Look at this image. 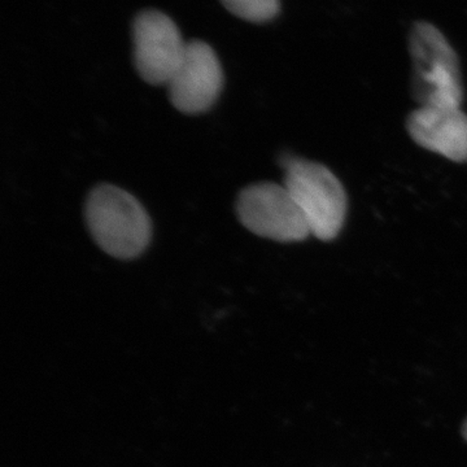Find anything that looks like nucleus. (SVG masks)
Segmentation results:
<instances>
[{
  "label": "nucleus",
  "instance_id": "0eeeda50",
  "mask_svg": "<svg viewBox=\"0 0 467 467\" xmlns=\"http://www.w3.org/2000/svg\"><path fill=\"white\" fill-rule=\"evenodd\" d=\"M411 140L454 162H467V115L461 107H418L407 119Z\"/></svg>",
  "mask_w": 467,
  "mask_h": 467
},
{
  "label": "nucleus",
  "instance_id": "6e6552de",
  "mask_svg": "<svg viewBox=\"0 0 467 467\" xmlns=\"http://www.w3.org/2000/svg\"><path fill=\"white\" fill-rule=\"evenodd\" d=\"M227 11L251 23H266L279 12V0H221Z\"/></svg>",
  "mask_w": 467,
  "mask_h": 467
},
{
  "label": "nucleus",
  "instance_id": "f257e3e1",
  "mask_svg": "<svg viewBox=\"0 0 467 467\" xmlns=\"http://www.w3.org/2000/svg\"><path fill=\"white\" fill-rule=\"evenodd\" d=\"M86 223L95 243L116 259L140 256L152 236V225L142 204L112 184L95 187L86 202Z\"/></svg>",
  "mask_w": 467,
  "mask_h": 467
},
{
  "label": "nucleus",
  "instance_id": "39448f33",
  "mask_svg": "<svg viewBox=\"0 0 467 467\" xmlns=\"http://www.w3.org/2000/svg\"><path fill=\"white\" fill-rule=\"evenodd\" d=\"M134 63L150 85L169 84L186 54L187 43L171 17L149 9L133 23Z\"/></svg>",
  "mask_w": 467,
  "mask_h": 467
},
{
  "label": "nucleus",
  "instance_id": "1a4fd4ad",
  "mask_svg": "<svg viewBox=\"0 0 467 467\" xmlns=\"http://www.w3.org/2000/svg\"><path fill=\"white\" fill-rule=\"evenodd\" d=\"M462 435H463V438H465L466 441H467V420H465V423H463V426H462Z\"/></svg>",
  "mask_w": 467,
  "mask_h": 467
},
{
  "label": "nucleus",
  "instance_id": "20e7f679",
  "mask_svg": "<svg viewBox=\"0 0 467 467\" xmlns=\"http://www.w3.org/2000/svg\"><path fill=\"white\" fill-rule=\"evenodd\" d=\"M245 229L281 243L304 242L312 233L303 212L285 184L260 182L245 187L236 202Z\"/></svg>",
  "mask_w": 467,
  "mask_h": 467
},
{
  "label": "nucleus",
  "instance_id": "423d86ee",
  "mask_svg": "<svg viewBox=\"0 0 467 467\" xmlns=\"http://www.w3.org/2000/svg\"><path fill=\"white\" fill-rule=\"evenodd\" d=\"M223 86V67L213 48L202 41L187 43L182 63L168 84L175 109L187 115L205 112L216 103Z\"/></svg>",
  "mask_w": 467,
  "mask_h": 467
},
{
  "label": "nucleus",
  "instance_id": "f03ea898",
  "mask_svg": "<svg viewBox=\"0 0 467 467\" xmlns=\"http://www.w3.org/2000/svg\"><path fill=\"white\" fill-rule=\"evenodd\" d=\"M411 94L420 107H461L459 57L444 34L430 23L414 24L409 36Z\"/></svg>",
  "mask_w": 467,
  "mask_h": 467
},
{
  "label": "nucleus",
  "instance_id": "7ed1b4c3",
  "mask_svg": "<svg viewBox=\"0 0 467 467\" xmlns=\"http://www.w3.org/2000/svg\"><path fill=\"white\" fill-rule=\"evenodd\" d=\"M282 165L284 184L303 212L312 235L322 242L334 241L342 232L348 211L342 182L319 162L287 156Z\"/></svg>",
  "mask_w": 467,
  "mask_h": 467
}]
</instances>
